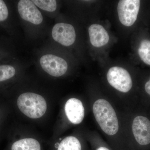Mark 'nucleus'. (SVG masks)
<instances>
[{
	"label": "nucleus",
	"instance_id": "f257e3e1",
	"mask_svg": "<svg viewBox=\"0 0 150 150\" xmlns=\"http://www.w3.org/2000/svg\"><path fill=\"white\" fill-rule=\"evenodd\" d=\"M93 112L97 122L103 131L110 136L115 135L119 129V124L115 110L105 100L100 99L94 103Z\"/></svg>",
	"mask_w": 150,
	"mask_h": 150
},
{
	"label": "nucleus",
	"instance_id": "f03ea898",
	"mask_svg": "<svg viewBox=\"0 0 150 150\" xmlns=\"http://www.w3.org/2000/svg\"><path fill=\"white\" fill-rule=\"evenodd\" d=\"M17 103L21 111L32 119L41 118L47 110V103L45 98L34 93L21 94L18 98Z\"/></svg>",
	"mask_w": 150,
	"mask_h": 150
},
{
	"label": "nucleus",
	"instance_id": "7ed1b4c3",
	"mask_svg": "<svg viewBox=\"0 0 150 150\" xmlns=\"http://www.w3.org/2000/svg\"><path fill=\"white\" fill-rule=\"evenodd\" d=\"M107 78L110 85L121 92H128L132 88L133 83L130 74L121 67L110 68L108 72Z\"/></svg>",
	"mask_w": 150,
	"mask_h": 150
},
{
	"label": "nucleus",
	"instance_id": "20e7f679",
	"mask_svg": "<svg viewBox=\"0 0 150 150\" xmlns=\"http://www.w3.org/2000/svg\"><path fill=\"white\" fill-rule=\"evenodd\" d=\"M139 0H121L118 3L117 11L120 22L126 26L135 23L139 11Z\"/></svg>",
	"mask_w": 150,
	"mask_h": 150
},
{
	"label": "nucleus",
	"instance_id": "39448f33",
	"mask_svg": "<svg viewBox=\"0 0 150 150\" xmlns=\"http://www.w3.org/2000/svg\"><path fill=\"white\" fill-rule=\"evenodd\" d=\"M40 63L45 71L54 77L63 76L68 69V64L64 59L52 54L42 56Z\"/></svg>",
	"mask_w": 150,
	"mask_h": 150
},
{
	"label": "nucleus",
	"instance_id": "423d86ee",
	"mask_svg": "<svg viewBox=\"0 0 150 150\" xmlns=\"http://www.w3.org/2000/svg\"><path fill=\"white\" fill-rule=\"evenodd\" d=\"M52 35L55 41L65 46L72 45L76 38V31L73 25L63 23L54 25Z\"/></svg>",
	"mask_w": 150,
	"mask_h": 150
},
{
	"label": "nucleus",
	"instance_id": "0eeeda50",
	"mask_svg": "<svg viewBox=\"0 0 150 150\" xmlns=\"http://www.w3.org/2000/svg\"><path fill=\"white\" fill-rule=\"evenodd\" d=\"M134 137L139 144L145 146L150 143V121L144 116H137L132 124Z\"/></svg>",
	"mask_w": 150,
	"mask_h": 150
},
{
	"label": "nucleus",
	"instance_id": "6e6552de",
	"mask_svg": "<svg viewBox=\"0 0 150 150\" xmlns=\"http://www.w3.org/2000/svg\"><path fill=\"white\" fill-rule=\"evenodd\" d=\"M18 9L21 18L26 21L35 25L40 24L43 21L42 14L32 1L21 0Z\"/></svg>",
	"mask_w": 150,
	"mask_h": 150
},
{
	"label": "nucleus",
	"instance_id": "1a4fd4ad",
	"mask_svg": "<svg viewBox=\"0 0 150 150\" xmlns=\"http://www.w3.org/2000/svg\"><path fill=\"white\" fill-rule=\"evenodd\" d=\"M65 111L68 119L74 124H79L83 120L84 108L79 99L71 98L68 100L65 104Z\"/></svg>",
	"mask_w": 150,
	"mask_h": 150
},
{
	"label": "nucleus",
	"instance_id": "9d476101",
	"mask_svg": "<svg viewBox=\"0 0 150 150\" xmlns=\"http://www.w3.org/2000/svg\"><path fill=\"white\" fill-rule=\"evenodd\" d=\"M88 33L91 43L94 47H102L106 45L109 41L108 33L100 25H91L89 27Z\"/></svg>",
	"mask_w": 150,
	"mask_h": 150
},
{
	"label": "nucleus",
	"instance_id": "9b49d317",
	"mask_svg": "<svg viewBox=\"0 0 150 150\" xmlns=\"http://www.w3.org/2000/svg\"><path fill=\"white\" fill-rule=\"evenodd\" d=\"M11 150H41L39 142L32 138L18 140L13 144Z\"/></svg>",
	"mask_w": 150,
	"mask_h": 150
},
{
	"label": "nucleus",
	"instance_id": "f8f14e48",
	"mask_svg": "<svg viewBox=\"0 0 150 150\" xmlns=\"http://www.w3.org/2000/svg\"><path fill=\"white\" fill-rule=\"evenodd\" d=\"M57 150H81V146L76 138L68 137L62 140Z\"/></svg>",
	"mask_w": 150,
	"mask_h": 150
},
{
	"label": "nucleus",
	"instance_id": "ddd939ff",
	"mask_svg": "<svg viewBox=\"0 0 150 150\" xmlns=\"http://www.w3.org/2000/svg\"><path fill=\"white\" fill-rule=\"evenodd\" d=\"M138 53L141 60L145 64L150 66V40H142L138 49Z\"/></svg>",
	"mask_w": 150,
	"mask_h": 150
},
{
	"label": "nucleus",
	"instance_id": "4468645a",
	"mask_svg": "<svg viewBox=\"0 0 150 150\" xmlns=\"http://www.w3.org/2000/svg\"><path fill=\"white\" fill-rule=\"evenodd\" d=\"M32 1L35 6L47 11L54 12L57 8V3L55 0H33Z\"/></svg>",
	"mask_w": 150,
	"mask_h": 150
},
{
	"label": "nucleus",
	"instance_id": "2eb2a0df",
	"mask_svg": "<svg viewBox=\"0 0 150 150\" xmlns=\"http://www.w3.org/2000/svg\"><path fill=\"white\" fill-rule=\"evenodd\" d=\"M16 70L10 65L0 66V82L9 79L14 76Z\"/></svg>",
	"mask_w": 150,
	"mask_h": 150
},
{
	"label": "nucleus",
	"instance_id": "dca6fc26",
	"mask_svg": "<svg viewBox=\"0 0 150 150\" xmlns=\"http://www.w3.org/2000/svg\"><path fill=\"white\" fill-rule=\"evenodd\" d=\"M8 15V9L5 3L0 0V21L6 20Z\"/></svg>",
	"mask_w": 150,
	"mask_h": 150
},
{
	"label": "nucleus",
	"instance_id": "f3484780",
	"mask_svg": "<svg viewBox=\"0 0 150 150\" xmlns=\"http://www.w3.org/2000/svg\"><path fill=\"white\" fill-rule=\"evenodd\" d=\"M145 90L147 93L150 95V79L147 82L145 86Z\"/></svg>",
	"mask_w": 150,
	"mask_h": 150
},
{
	"label": "nucleus",
	"instance_id": "a211bd4d",
	"mask_svg": "<svg viewBox=\"0 0 150 150\" xmlns=\"http://www.w3.org/2000/svg\"><path fill=\"white\" fill-rule=\"evenodd\" d=\"M97 150H109L107 148L104 147H100L98 148V149H97Z\"/></svg>",
	"mask_w": 150,
	"mask_h": 150
}]
</instances>
